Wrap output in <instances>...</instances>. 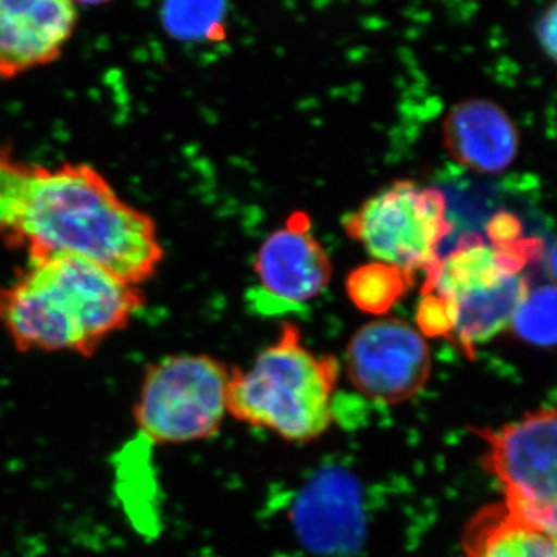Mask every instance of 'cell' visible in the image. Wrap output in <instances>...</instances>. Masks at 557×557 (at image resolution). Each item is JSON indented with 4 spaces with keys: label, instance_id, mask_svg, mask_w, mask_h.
<instances>
[{
    "label": "cell",
    "instance_id": "5bb4252c",
    "mask_svg": "<svg viewBox=\"0 0 557 557\" xmlns=\"http://www.w3.org/2000/svg\"><path fill=\"white\" fill-rule=\"evenodd\" d=\"M413 278L386 263L370 262L348 274V298L357 309L383 317L408 293Z\"/></svg>",
    "mask_w": 557,
    "mask_h": 557
},
{
    "label": "cell",
    "instance_id": "8fae6325",
    "mask_svg": "<svg viewBox=\"0 0 557 557\" xmlns=\"http://www.w3.org/2000/svg\"><path fill=\"white\" fill-rule=\"evenodd\" d=\"M442 137L450 159L478 174H502L518 160V124L487 98H469L453 106L443 121Z\"/></svg>",
    "mask_w": 557,
    "mask_h": 557
},
{
    "label": "cell",
    "instance_id": "2e32d148",
    "mask_svg": "<svg viewBox=\"0 0 557 557\" xmlns=\"http://www.w3.org/2000/svg\"><path fill=\"white\" fill-rule=\"evenodd\" d=\"M511 329L531 343H557V287L553 284L528 288Z\"/></svg>",
    "mask_w": 557,
    "mask_h": 557
},
{
    "label": "cell",
    "instance_id": "ba28073f",
    "mask_svg": "<svg viewBox=\"0 0 557 557\" xmlns=\"http://www.w3.org/2000/svg\"><path fill=\"white\" fill-rule=\"evenodd\" d=\"M346 370L359 394L398 405L420 394L432 372V355L420 330L397 318H379L348 341Z\"/></svg>",
    "mask_w": 557,
    "mask_h": 557
},
{
    "label": "cell",
    "instance_id": "7a4b0ae2",
    "mask_svg": "<svg viewBox=\"0 0 557 557\" xmlns=\"http://www.w3.org/2000/svg\"><path fill=\"white\" fill-rule=\"evenodd\" d=\"M145 302L137 285L83 256L57 252L28 259L0 288V325L22 354L90 358Z\"/></svg>",
    "mask_w": 557,
    "mask_h": 557
},
{
    "label": "cell",
    "instance_id": "3957f363",
    "mask_svg": "<svg viewBox=\"0 0 557 557\" xmlns=\"http://www.w3.org/2000/svg\"><path fill=\"white\" fill-rule=\"evenodd\" d=\"M339 375L338 359L314 354L298 327L284 324L248 369H231L226 409L287 442H313L335 421Z\"/></svg>",
    "mask_w": 557,
    "mask_h": 557
},
{
    "label": "cell",
    "instance_id": "9c48e42d",
    "mask_svg": "<svg viewBox=\"0 0 557 557\" xmlns=\"http://www.w3.org/2000/svg\"><path fill=\"white\" fill-rule=\"evenodd\" d=\"M78 14L69 0H0V79L57 61Z\"/></svg>",
    "mask_w": 557,
    "mask_h": 557
},
{
    "label": "cell",
    "instance_id": "8992f818",
    "mask_svg": "<svg viewBox=\"0 0 557 557\" xmlns=\"http://www.w3.org/2000/svg\"><path fill=\"white\" fill-rule=\"evenodd\" d=\"M369 508L357 472L335 461L310 471L278 505L292 553L298 557H361Z\"/></svg>",
    "mask_w": 557,
    "mask_h": 557
},
{
    "label": "cell",
    "instance_id": "277c9868",
    "mask_svg": "<svg viewBox=\"0 0 557 557\" xmlns=\"http://www.w3.org/2000/svg\"><path fill=\"white\" fill-rule=\"evenodd\" d=\"M231 369L203 354H177L150 364L143 375L132 418L152 446L185 445L218 434L228 416Z\"/></svg>",
    "mask_w": 557,
    "mask_h": 557
},
{
    "label": "cell",
    "instance_id": "4fadbf2b",
    "mask_svg": "<svg viewBox=\"0 0 557 557\" xmlns=\"http://www.w3.org/2000/svg\"><path fill=\"white\" fill-rule=\"evenodd\" d=\"M463 557H557L547 534L507 502L480 508L465 527Z\"/></svg>",
    "mask_w": 557,
    "mask_h": 557
},
{
    "label": "cell",
    "instance_id": "ac0fdd59",
    "mask_svg": "<svg viewBox=\"0 0 557 557\" xmlns=\"http://www.w3.org/2000/svg\"><path fill=\"white\" fill-rule=\"evenodd\" d=\"M534 33H536L539 46L557 73V2L542 11Z\"/></svg>",
    "mask_w": 557,
    "mask_h": 557
},
{
    "label": "cell",
    "instance_id": "5b68a950",
    "mask_svg": "<svg viewBox=\"0 0 557 557\" xmlns=\"http://www.w3.org/2000/svg\"><path fill=\"white\" fill-rule=\"evenodd\" d=\"M351 239L373 262L426 276L440 262V248L453 231L445 194L412 180H398L369 197L344 220Z\"/></svg>",
    "mask_w": 557,
    "mask_h": 557
},
{
    "label": "cell",
    "instance_id": "52a82bcc",
    "mask_svg": "<svg viewBox=\"0 0 557 557\" xmlns=\"http://www.w3.org/2000/svg\"><path fill=\"white\" fill-rule=\"evenodd\" d=\"M472 432L485 445L483 468L500 487L502 500L522 509L556 504L557 406Z\"/></svg>",
    "mask_w": 557,
    "mask_h": 557
},
{
    "label": "cell",
    "instance_id": "30bf717a",
    "mask_svg": "<svg viewBox=\"0 0 557 557\" xmlns=\"http://www.w3.org/2000/svg\"><path fill=\"white\" fill-rule=\"evenodd\" d=\"M255 271L273 298L304 304L327 289L333 267L309 222L296 214L287 226L273 231L258 249Z\"/></svg>",
    "mask_w": 557,
    "mask_h": 557
},
{
    "label": "cell",
    "instance_id": "e0dca14e",
    "mask_svg": "<svg viewBox=\"0 0 557 557\" xmlns=\"http://www.w3.org/2000/svg\"><path fill=\"white\" fill-rule=\"evenodd\" d=\"M417 329L424 338H450L453 313L445 300L435 295H423L417 310Z\"/></svg>",
    "mask_w": 557,
    "mask_h": 557
},
{
    "label": "cell",
    "instance_id": "9a60e30c",
    "mask_svg": "<svg viewBox=\"0 0 557 557\" xmlns=\"http://www.w3.org/2000/svg\"><path fill=\"white\" fill-rule=\"evenodd\" d=\"M228 7L223 2H168L161 7V22L172 38L203 42L225 36Z\"/></svg>",
    "mask_w": 557,
    "mask_h": 557
},
{
    "label": "cell",
    "instance_id": "6da1fadb",
    "mask_svg": "<svg viewBox=\"0 0 557 557\" xmlns=\"http://www.w3.org/2000/svg\"><path fill=\"white\" fill-rule=\"evenodd\" d=\"M0 242L28 259L72 252L127 284L163 260L156 222L126 203L89 164L33 166L0 152Z\"/></svg>",
    "mask_w": 557,
    "mask_h": 557
},
{
    "label": "cell",
    "instance_id": "d6986e66",
    "mask_svg": "<svg viewBox=\"0 0 557 557\" xmlns=\"http://www.w3.org/2000/svg\"><path fill=\"white\" fill-rule=\"evenodd\" d=\"M518 509H520L534 525L541 528L557 548V502L544 508Z\"/></svg>",
    "mask_w": 557,
    "mask_h": 557
},
{
    "label": "cell",
    "instance_id": "ffe728a7",
    "mask_svg": "<svg viewBox=\"0 0 557 557\" xmlns=\"http://www.w3.org/2000/svg\"><path fill=\"white\" fill-rule=\"evenodd\" d=\"M545 269H547L548 276L552 278V284L557 287V239L553 242L547 255H545Z\"/></svg>",
    "mask_w": 557,
    "mask_h": 557
},
{
    "label": "cell",
    "instance_id": "7c38bea8",
    "mask_svg": "<svg viewBox=\"0 0 557 557\" xmlns=\"http://www.w3.org/2000/svg\"><path fill=\"white\" fill-rule=\"evenodd\" d=\"M528 288L530 285L523 273H512L449 300L453 313L450 339L467 357H474L478 347L511 329Z\"/></svg>",
    "mask_w": 557,
    "mask_h": 557
}]
</instances>
